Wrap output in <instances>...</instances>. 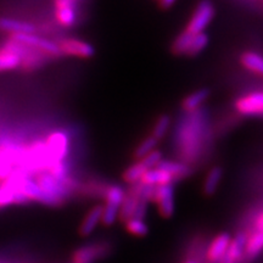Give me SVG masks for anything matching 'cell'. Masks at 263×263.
<instances>
[{"instance_id": "1", "label": "cell", "mask_w": 263, "mask_h": 263, "mask_svg": "<svg viewBox=\"0 0 263 263\" xmlns=\"http://www.w3.org/2000/svg\"><path fill=\"white\" fill-rule=\"evenodd\" d=\"M151 200L157 203L162 218H171L174 213V189L172 184L154 186Z\"/></svg>"}, {"instance_id": "2", "label": "cell", "mask_w": 263, "mask_h": 263, "mask_svg": "<svg viewBox=\"0 0 263 263\" xmlns=\"http://www.w3.org/2000/svg\"><path fill=\"white\" fill-rule=\"evenodd\" d=\"M213 16H215V8H213L212 3L209 0H202L190 18L185 31L192 33V34H197L205 31V28L212 21Z\"/></svg>"}, {"instance_id": "3", "label": "cell", "mask_w": 263, "mask_h": 263, "mask_svg": "<svg viewBox=\"0 0 263 263\" xmlns=\"http://www.w3.org/2000/svg\"><path fill=\"white\" fill-rule=\"evenodd\" d=\"M11 39L15 42L21 43V44L24 45H27V47L37 49L38 51L44 52V54L52 55V57H59V55H61L59 44H57L55 42L49 41V39L37 37V35H34L33 33H29V34H12Z\"/></svg>"}, {"instance_id": "4", "label": "cell", "mask_w": 263, "mask_h": 263, "mask_svg": "<svg viewBox=\"0 0 263 263\" xmlns=\"http://www.w3.org/2000/svg\"><path fill=\"white\" fill-rule=\"evenodd\" d=\"M108 252H110V246L106 242L84 245L73 252L72 263H93L98 259L106 257Z\"/></svg>"}, {"instance_id": "5", "label": "cell", "mask_w": 263, "mask_h": 263, "mask_svg": "<svg viewBox=\"0 0 263 263\" xmlns=\"http://www.w3.org/2000/svg\"><path fill=\"white\" fill-rule=\"evenodd\" d=\"M39 186H41L42 190H44L45 193L49 194V195L57 197V199H60L65 202V200L67 199L68 196V186L64 184L60 180L51 176L49 172L41 173L37 177V179H34Z\"/></svg>"}, {"instance_id": "6", "label": "cell", "mask_w": 263, "mask_h": 263, "mask_svg": "<svg viewBox=\"0 0 263 263\" xmlns=\"http://www.w3.org/2000/svg\"><path fill=\"white\" fill-rule=\"evenodd\" d=\"M45 146H47L49 162L51 163L58 162V161H64L65 156L67 155V137H66L64 133H60V132L52 133L51 136L49 137L48 143L45 144Z\"/></svg>"}, {"instance_id": "7", "label": "cell", "mask_w": 263, "mask_h": 263, "mask_svg": "<svg viewBox=\"0 0 263 263\" xmlns=\"http://www.w3.org/2000/svg\"><path fill=\"white\" fill-rule=\"evenodd\" d=\"M61 54H68L72 57H78V58H91L94 55V47L89 43H85L82 41H76V39H65L61 41L59 44Z\"/></svg>"}, {"instance_id": "8", "label": "cell", "mask_w": 263, "mask_h": 263, "mask_svg": "<svg viewBox=\"0 0 263 263\" xmlns=\"http://www.w3.org/2000/svg\"><path fill=\"white\" fill-rule=\"evenodd\" d=\"M246 239H248V234L242 232L238 233L234 239L230 240L228 249L219 263H241L244 258Z\"/></svg>"}, {"instance_id": "9", "label": "cell", "mask_w": 263, "mask_h": 263, "mask_svg": "<svg viewBox=\"0 0 263 263\" xmlns=\"http://www.w3.org/2000/svg\"><path fill=\"white\" fill-rule=\"evenodd\" d=\"M236 110L241 115H261L263 110V94L261 91H255L239 99L236 103Z\"/></svg>"}, {"instance_id": "10", "label": "cell", "mask_w": 263, "mask_h": 263, "mask_svg": "<svg viewBox=\"0 0 263 263\" xmlns=\"http://www.w3.org/2000/svg\"><path fill=\"white\" fill-rule=\"evenodd\" d=\"M229 233H221L213 239L206 252V263H219L230 244Z\"/></svg>"}, {"instance_id": "11", "label": "cell", "mask_w": 263, "mask_h": 263, "mask_svg": "<svg viewBox=\"0 0 263 263\" xmlns=\"http://www.w3.org/2000/svg\"><path fill=\"white\" fill-rule=\"evenodd\" d=\"M57 17L64 27H71L77 20V0H57Z\"/></svg>"}, {"instance_id": "12", "label": "cell", "mask_w": 263, "mask_h": 263, "mask_svg": "<svg viewBox=\"0 0 263 263\" xmlns=\"http://www.w3.org/2000/svg\"><path fill=\"white\" fill-rule=\"evenodd\" d=\"M139 194L140 183H136L133 188L130 189V192L124 195L123 201L121 203L120 211H118V217H120V221L122 223H126L128 219L133 217L138 203V199H139Z\"/></svg>"}, {"instance_id": "13", "label": "cell", "mask_w": 263, "mask_h": 263, "mask_svg": "<svg viewBox=\"0 0 263 263\" xmlns=\"http://www.w3.org/2000/svg\"><path fill=\"white\" fill-rule=\"evenodd\" d=\"M29 202L21 193L8 183H0V209L10 205H24Z\"/></svg>"}, {"instance_id": "14", "label": "cell", "mask_w": 263, "mask_h": 263, "mask_svg": "<svg viewBox=\"0 0 263 263\" xmlns=\"http://www.w3.org/2000/svg\"><path fill=\"white\" fill-rule=\"evenodd\" d=\"M174 179L176 178H174L172 174H170L163 170L157 168V167H154V168L147 170L143 174L139 183L147 186H159L163 185V184H172Z\"/></svg>"}, {"instance_id": "15", "label": "cell", "mask_w": 263, "mask_h": 263, "mask_svg": "<svg viewBox=\"0 0 263 263\" xmlns=\"http://www.w3.org/2000/svg\"><path fill=\"white\" fill-rule=\"evenodd\" d=\"M263 246V230H257L254 228L252 234H250L246 239L245 250H244V258L246 261H252L261 254ZM242 258V261H244Z\"/></svg>"}, {"instance_id": "16", "label": "cell", "mask_w": 263, "mask_h": 263, "mask_svg": "<svg viewBox=\"0 0 263 263\" xmlns=\"http://www.w3.org/2000/svg\"><path fill=\"white\" fill-rule=\"evenodd\" d=\"M103 207L101 205L94 206L89 212L85 215V217L82 221L78 233L81 236H88L94 232L97 228L99 222L101 221V215H103Z\"/></svg>"}, {"instance_id": "17", "label": "cell", "mask_w": 263, "mask_h": 263, "mask_svg": "<svg viewBox=\"0 0 263 263\" xmlns=\"http://www.w3.org/2000/svg\"><path fill=\"white\" fill-rule=\"evenodd\" d=\"M0 29L11 33V34H29V33H34L35 27L29 22L2 17L0 18Z\"/></svg>"}, {"instance_id": "18", "label": "cell", "mask_w": 263, "mask_h": 263, "mask_svg": "<svg viewBox=\"0 0 263 263\" xmlns=\"http://www.w3.org/2000/svg\"><path fill=\"white\" fill-rule=\"evenodd\" d=\"M20 65H21L20 55L12 50L6 43L4 47L0 49V72L15 70Z\"/></svg>"}, {"instance_id": "19", "label": "cell", "mask_w": 263, "mask_h": 263, "mask_svg": "<svg viewBox=\"0 0 263 263\" xmlns=\"http://www.w3.org/2000/svg\"><path fill=\"white\" fill-rule=\"evenodd\" d=\"M223 177V170L221 167H213L210 170V172L207 173L205 183H203L202 192L206 196H212L213 194L217 192L219 184H221Z\"/></svg>"}, {"instance_id": "20", "label": "cell", "mask_w": 263, "mask_h": 263, "mask_svg": "<svg viewBox=\"0 0 263 263\" xmlns=\"http://www.w3.org/2000/svg\"><path fill=\"white\" fill-rule=\"evenodd\" d=\"M157 168L166 171L170 174H172L174 178H183L186 177L190 173V168L186 164L180 163V162H174V161H162L161 160L159 164H157Z\"/></svg>"}, {"instance_id": "21", "label": "cell", "mask_w": 263, "mask_h": 263, "mask_svg": "<svg viewBox=\"0 0 263 263\" xmlns=\"http://www.w3.org/2000/svg\"><path fill=\"white\" fill-rule=\"evenodd\" d=\"M124 226H126V230L129 234L138 236V238H144V236L149 234V227L144 222V219L132 217V218L124 223Z\"/></svg>"}, {"instance_id": "22", "label": "cell", "mask_w": 263, "mask_h": 263, "mask_svg": "<svg viewBox=\"0 0 263 263\" xmlns=\"http://www.w3.org/2000/svg\"><path fill=\"white\" fill-rule=\"evenodd\" d=\"M210 90L209 89H200L196 90L195 93L190 94L185 100L183 101V107L188 111L196 110L200 105H202L206 101V99L209 98Z\"/></svg>"}, {"instance_id": "23", "label": "cell", "mask_w": 263, "mask_h": 263, "mask_svg": "<svg viewBox=\"0 0 263 263\" xmlns=\"http://www.w3.org/2000/svg\"><path fill=\"white\" fill-rule=\"evenodd\" d=\"M241 64L244 65L248 70L255 72V73H263L262 58L261 55L256 54V52H245L241 57Z\"/></svg>"}, {"instance_id": "24", "label": "cell", "mask_w": 263, "mask_h": 263, "mask_svg": "<svg viewBox=\"0 0 263 263\" xmlns=\"http://www.w3.org/2000/svg\"><path fill=\"white\" fill-rule=\"evenodd\" d=\"M124 195H126V192L121 185H111L110 188L106 190V205L116 207V209L120 210L121 203H122Z\"/></svg>"}, {"instance_id": "25", "label": "cell", "mask_w": 263, "mask_h": 263, "mask_svg": "<svg viewBox=\"0 0 263 263\" xmlns=\"http://www.w3.org/2000/svg\"><path fill=\"white\" fill-rule=\"evenodd\" d=\"M146 168L145 167L141 164L140 161H138V162L133 163L129 168H127L124 171L123 173V179L126 183H129V184H136V183H139L141 177H143V174L146 172Z\"/></svg>"}, {"instance_id": "26", "label": "cell", "mask_w": 263, "mask_h": 263, "mask_svg": "<svg viewBox=\"0 0 263 263\" xmlns=\"http://www.w3.org/2000/svg\"><path fill=\"white\" fill-rule=\"evenodd\" d=\"M194 34L192 33L184 31L183 33L177 37L176 41L173 43V51L178 55H183V54H188V50L190 48V44H192Z\"/></svg>"}, {"instance_id": "27", "label": "cell", "mask_w": 263, "mask_h": 263, "mask_svg": "<svg viewBox=\"0 0 263 263\" xmlns=\"http://www.w3.org/2000/svg\"><path fill=\"white\" fill-rule=\"evenodd\" d=\"M207 44H209V35H207L205 32L194 34L192 44H190V48L186 55H190V57L197 55L207 47Z\"/></svg>"}, {"instance_id": "28", "label": "cell", "mask_w": 263, "mask_h": 263, "mask_svg": "<svg viewBox=\"0 0 263 263\" xmlns=\"http://www.w3.org/2000/svg\"><path fill=\"white\" fill-rule=\"evenodd\" d=\"M157 143H159V141H157L153 136L147 137L146 139H144L139 145H138L136 151H134V156H136L137 159H143L144 156H146L147 154L151 153V151L155 150Z\"/></svg>"}, {"instance_id": "29", "label": "cell", "mask_w": 263, "mask_h": 263, "mask_svg": "<svg viewBox=\"0 0 263 263\" xmlns=\"http://www.w3.org/2000/svg\"><path fill=\"white\" fill-rule=\"evenodd\" d=\"M171 126V118L170 116H167V115H163V116H161L159 118V121H157L155 127H154V130H153V136L155 139L159 141L162 139L164 137V134L167 133V130H168V128Z\"/></svg>"}, {"instance_id": "30", "label": "cell", "mask_w": 263, "mask_h": 263, "mask_svg": "<svg viewBox=\"0 0 263 263\" xmlns=\"http://www.w3.org/2000/svg\"><path fill=\"white\" fill-rule=\"evenodd\" d=\"M161 160H162V154L160 151L154 150L150 154H147L146 156H144L143 159H140V162L146 170H150L156 167Z\"/></svg>"}, {"instance_id": "31", "label": "cell", "mask_w": 263, "mask_h": 263, "mask_svg": "<svg viewBox=\"0 0 263 263\" xmlns=\"http://www.w3.org/2000/svg\"><path fill=\"white\" fill-rule=\"evenodd\" d=\"M174 3H176V0H160V4L163 9L171 8V6H172Z\"/></svg>"}, {"instance_id": "32", "label": "cell", "mask_w": 263, "mask_h": 263, "mask_svg": "<svg viewBox=\"0 0 263 263\" xmlns=\"http://www.w3.org/2000/svg\"><path fill=\"white\" fill-rule=\"evenodd\" d=\"M184 263H196V262H194V261H186V262H184Z\"/></svg>"}]
</instances>
